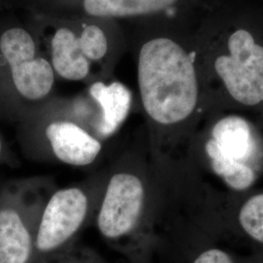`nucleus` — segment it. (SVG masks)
<instances>
[{
    "instance_id": "obj_14",
    "label": "nucleus",
    "mask_w": 263,
    "mask_h": 263,
    "mask_svg": "<svg viewBox=\"0 0 263 263\" xmlns=\"http://www.w3.org/2000/svg\"><path fill=\"white\" fill-rule=\"evenodd\" d=\"M4 7V0H0V10Z\"/></svg>"
},
{
    "instance_id": "obj_10",
    "label": "nucleus",
    "mask_w": 263,
    "mask_h": 263,
    "mask_svg": "<svg viewBox=\"0 0 263 263\" xmlns=\"http://www.w3.org/2000/svg\"><path fill=\"white\" fill-rule=\"evenodd\" d=\"M146 263H237L224 249L185 235L153 238Z\"/></svg>"
},
{
    "instance_id": "obj_5",
    "label": "nucleus",
    "mask_w": 263,
    "mask_h": 263,
    "mask_svg": "<svg viewBox=\"0 0 263 263\" xmlns=\"http://www.w3.org/2000/svg\"><path fill=\"white\" fill-rule=\"evenodd\" d=\"M184 0H4L7 8L54 17L92 18L125 27L179 9Z\"/></svg>"
},
{
    "instance_id": "obj_6",
    "label": "nucleus",
    "mask_w": 263,
    "mask_h": 263,
    "mask_svg": "<svg viewBox=\"0 0 263 263\" xmlns=\"http://www.w3.org/2000/svg\"><path fill=\"white\" fill-rule=\"evenodd\" d=\"M89 211V198L78 187L57 190L38 220L33 263H42L73 246Z\"/></svg>"
},
{
    "instance_id": "obj_4",
    "label": "nucleus",
    "mask_w": 263,
    "mask_h": 263,
    "mask_svg": "<svg viewBox=\"0 0 263 263\" xmlns=\"http://www.w3.org/2000/svg\"><path fill=\"white\" fill-rule=\"evenodd\" d=\"M146 190L143 180L129 171L117 172L107 183L99 214V232L127 258L129 263H145L151 244L141 234Z\"/></svg>"
},
{
    "instance_id": "obj_15",
    "label": "nucleus",
    "mask_w": 263,
    "mask_h": 263,
    "mask_svg": "<svg viewBox=\"0 0 263 263\" xmlns=\"http://www.w3.org/2000/svg\"><path fill=\"white\" fill-rule=\"evenodd\" d=\"M1 151H2V144H1V141H0V155H1Z\"/></svg>"
},
{
    "instance_id": "obj_12",
    "label": "nucleus",
    "mask_w": 263,
    "mask_h": 263,
    "mask_svg": "<svg viewBox=\"0 0 263 263\" xmlns=\"http://www.w3.org/2000/svg\"><path fill=\"white\" fill-rule=\"evenodd\" d=\"M238 219L244 235L263 248V193L255 194L245 202Z\"/></svg>"
},
{
    "instance_id": "obj_9",
    "label": "nucleus",
    "mask_w": 263,
    "mask_h": 263,
    "mask_svg": "<svg viewBox=\"0 0 263 263\" xmlns=\"http://www.w3.org/2000/svg\"><path fill=\"white\" fill-rule=\"evenodd\" d=\"M254 132L246 119L231 115L221 118L212 130L206 142L209 158H218L233 163L252 165L256 153ZM254 167V166H253Z\"/></svg>"
},
{
    "instance_id": "obj_3",
    "label": "nucleus",
    "mask_w": 263,
    "mask_h": 263,
    "mask_svg": "<svg viewBox=\"0 0 263 263\" xmlns=\"http://www.w3.org/2000/svg\"><path fill=\"white\" fill-rule=\"evenodd\" d=\"M57 76L29 20L0 10V107L26 116L54 97Z\"/></svg>"
},
{
    "instance_id": "obj_11",
    "label": "nucleus",
    "mask_w": 263,
    "mask_h": 263,
    "mask_svg": "<svg viewBox=\"0 0 263 263\" xmlns=\"http://www.w3.org/2000/svg\"><path fill=\"white\" fill-rule=\"evenodd\" d=\"M35 230L14 209L0 210V263H33Z\"/></svg>"
},
{
    "instance_id": "obj_1",
    "label": "nucleus",
    "mask_w": 263,
    "mask_h": 263,
    "mask_svg": "<svg viewBox=\"0 0 263 263\" xmlns=\"http://www.w3.org/2000/svg\"><path fill=\"white\" fill-rule=\"evenodd\" d=\"M141 105L155 128L183 126L197 108L200 86L194 58L169 32H144L135 41Z\"/></svg>"
},
{
    "instance_id": "obj_8",
    "label": "nucleus",
    "mask_w": 263,
    "mask_h": 263,
    "mask_svg": "<svg viewBox=\"0 0 263 263\" xmlns=\"http://www.w3.org/2000/svg\"><path fill=\"white\" fill-rule=\"evenodd\" d=\"M85 94L95 110V135L104 139L114 135L131 111L130 89L119 81L98 80L88 84Z\"/></svg>"
},
{
    "instance_id": "obj_7",
    "label": "nucleus",
    "mask_w": 263,
    "mask_h": 263,
    "mask_svg": "<svg viewBox=\"0 0 263 263\" xmlns=\"http://www.w3.org/2000/svg\"><path fill=\"white\" fill-rule=\"evenodd\" d=\"M215 68L237 103L247 106L263 103V46L250 31L240 28L229 36L227 52L216 58Z\"/></svg>"
},
{
    "instance_id": "obj_2",
    "label": "nucleus",
    "mask_w": 263,
    "mask_h": 263,
    "mask_svg": "<svg viewBox=\"0 0 263 263\" xmlns=\"http://www.w3.org/2000/svg\"><path fill=\"white\" fill-rule=\"evenodd\" d=\"M22 13L36 31L57 78L66 81L108 80L128 46L124 26L115 22Z\"/></svg>"
},
{
    "instance_id": "obj_13",
    "label": "nucleus",
    "mask_w": 263,
    "mask_h": 263,
    "mask_svg": "<svg viewBox=\"0 0 263 263\" xmlns=\"http://www.w3.org/2000/svg\"><path fill=\"white\" fill-rule=\"evenodd\" d=\"M42 263H107L97 253L72 246L66 252L55 255Z\"/></svg>"
}]
</instances>
